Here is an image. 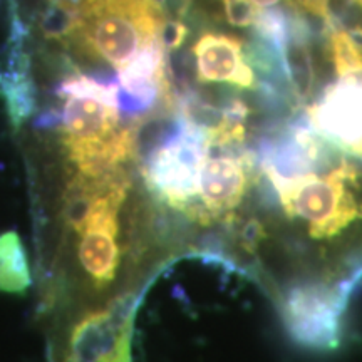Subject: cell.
<instances>
[{"instance_id": "6", "label": "cell", "mask_w": 362, "mask_h": 362, "mask_svg": "<svg viewBox=\"0 0 362 362\" xmlns=\"http://www.w3.org/2000/svg\"><path fill=\"white\" fill-rule=\"evenodd\" d=\"M252 160L233 151H216L208 155L200 173L198 197L183 211L188 218L202 225L226 216L242 203L252 183Z\"/></svg>"}, {"instance_id": "5", "label": "cell", "mask_w": 362, "mask_h": 362, "mask_svg": "<svg viewBox=\"0 0 362 362\" xmlns=\"http://www.w3.org/2000/svg\"><path fill=\"white\" fill-rule=\"evenodd\" d=\"M337 78L307 107L309 128L342 151L362 156V71Z\"/></svg>"}, {"instance_id": "15", "label": "cell", "mask_w": 362, "mask_h": 362, "mask_svg": "<svg viewBox=\"0 0 362 362\" xmlns=\"http://www.w3.org/2000/svg\"><path fill=\"white\" fill-rule=\"evenodd\" d=\"M359 215H361V216H362V208H361V211H359Z\"/></svg>"}, {"instance_id": "3", "label": "cell", "mask_w": 362, "mask_h": 362, "mask_svg": "<svg viewBox=\"0 0 362 362\" xmlns=\"http://www.w3.org/2000/svg\"><path fill=\"white\" fill-rule=\"evenodd\" d=\"M354 178L356 170L342 165L325 176L309 173L296 180L279 181L274 187L280 194L285 214L307 221L312 237L330 238L359 215L354 197L347 188V183Z\"/></svg>"}, {"instance_id": "11", "label": "cell", "mask_w": 362, "mask_h": 362, "mask_svg": "<svg viewBox=\"0 0 362 362\" xmlns=\"http://www.w3.org/2000/svg\"><path fill=\"white\" fill-rule=\"evenodd\" d=\"M129 181L131 180L126 171L107 180L90 178V176H86L78 171L67 181L64 193H62L61 216L66 228L74 233L83 232L98 198L111 192L112 188L119 187V185L129 183Z\"/></svg>"}, {"instance_id": "10", "label": "cell", "mask_w": 362, "mask_h": 362, "mask_svg": "<svg viewBox=\"0 0 362 362\" xmlns=\"http://www.w3.org/2000/svg\"><path fill=\"white\" fill-rule=\"evenodd\" d=\"M0 98L11 123L19 128L37 106V90L27 56L13 45L6 66L0 67Z\"/></svg>"}, {"instance_id": "8", "label": "cell", "mask_w": 362, "mask_h": 362, "mask_svg": "<svg viewBox=\"0 0 362 362\" xmlns=\"http://www.w3.org/2000/svg\"><path fill=\"white\" fill-rule=\"evenodd\" d=\"M285 319L298 342L330 347L337 339L336 298L322 288H297L285 307Z\"/></svg>"}, {"instance_id": "7", "label": "cell", "mask_w": 362, "mask_h": 362, "mask_svg": "<svg viewBox=\"0 0 362 362\" xmlns=\"http://www.w3.org/2000/svg\"><path fill=\"white\" fill-rule=\"evenodd\" d=\"M192 54L200 83L230 84L237 89L257 88L250 47L245 51V42L238 35L206 30L193 44Z\"/></svg>"}, {"instance_id": "12", "label": "cell", "mask_w": 362, "mask_h": 362, "mask_svg": "<svg viewBox=\"0 0 362 362\" xmlns=\"http://www.w3.org/2000/svg\"><path fill=\"white\" fill-rule=\"evenodd\" d=\"M33 285L29 259L16 230L0 233V292L24 296Z\"/></svg>"}, {"instance_id": "4", "label": "cell", "mask_w": 362, "mask_h": 362, "mask_svg": "<svg viewBox=\"0 0 362 362\" xmlns=\"http://www.w3.org/2000/svg\"><path fill=\"white\" fill-rule=\"evenodd\" d=\"M133 298L90 310L71 329L62 362H131Z\"/></svg>"}, {"instance_id": "2", "label": "cell", "mask_w": 362, "mask_h": 362, "mask_svg": "<svg viewBox=\"0 0 362 362\" xmlns=\"http://www.w3.org/2000/svg\"><path fill=\"white\" fill-rule=\"evenodd\" d=\"M210 155L205 126L183 112L156 139L144 158L143 175L148 188L166 205L185 211L197 202L200 173Z\"/></svg>"}, {"instance_id": "9", "label": "cell", "mask_w": 362, "mask_h": 362, "mask_svg": "<svg viewBox=\"0 0 362 362\" xmlns=\"http://www.w3.org/2000/svg\"><path fill=\"white\" fill-rule=\"evenodd\" d=\"M117 237L119 228L107 226H86L79 233L78 259L81 269L98 288L111 285L117 275L121 262Z\"/></svg>"}, {"instance_id": "13", "label": "cell", "mask_w": 362, "mask_h": 362, "mask_svg": "<svg viewBox=\"0 0 362 362\" xmlns=\"http://www.w3.org/2000/svg\"><path fill=\"white\" fill-rule=\"evenodd\" d=\"M329 19L325 24L346 27L362 42V0H325Z\"/></svg>"}, {"instance_id": "14", "label": "cell", "mask_w": 362, "mask_h": 362, "mask_svg": "<svg viewBox=\"0 0 362 362\" xmlns=\"http://www.w3.org/2000/svg\"><path fill=\"white\" fill-rule=\"evenodd\" d=\"M250 2L253 7L259 8L260 12H269V11H275L280 4H288V8L296 11V2L297 0H247Z\"/></svg>"}, {"instance_id": "1", "label": "cell", "mask_w": 362, "mask_h": 362, "mask_svg": "<svg viewBox=\"0 0 362 362\" xmlns=\"http://www.w3.org/2000/svg\"><path fill=\"white\" fill-rule=\"evenodd\" d=\"M168 22L160 0H76L69 35L89 57L119 71L165 40Z\"/></svg>"}]
</instances>
